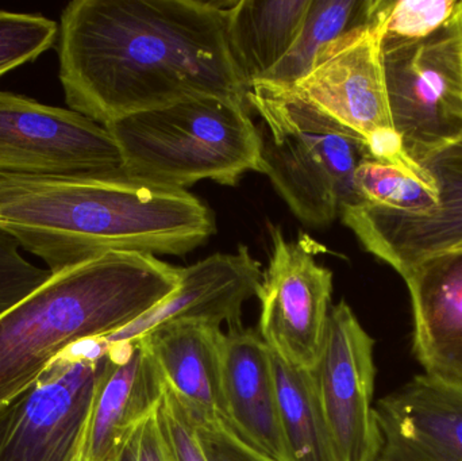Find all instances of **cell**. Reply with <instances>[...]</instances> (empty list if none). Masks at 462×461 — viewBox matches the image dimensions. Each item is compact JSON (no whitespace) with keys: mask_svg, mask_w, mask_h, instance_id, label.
Returning <instances> with one entry per match:
<instances>
[{"mask_svg":"<svg viewBox=\"0 0 462 461\" xmlns=\"http://www.w3.org/2000/svg\"><path fill=\"white\" fill-rule=\"evenodd\" d=\"M198 428L208 461H272L222 427Z\"/></svg>","mask_w":462,"mask_h":461,"instance_id":"cell-27","label":"cell"},{"mask_svg":"<svg viewBox=\"0 0 462 461\" xmlns=\"http://www.w3.org/2000/svg\"><path fill=\"white\" fill-rule=\"evenodd\" d=\"M0 173L126 176L118 145L103 124L5 91H0Z\"/></svg>","mask_w":462,"mask_h":461,"instance_id":"cell-9","label":"cell"},{"mask_svg":"<svg viewBox=\"0 0 462 461\" xmlns=\"http://www.w3.org/2000/svg\"><path fill=\"white\" fill-rule=\"evenodd\" d=\"M89 421H91V420H89ZM87 436H88V428H87V432L86 436H84L83 443H81L78 455H76L75 460L73 461H89L88 451H87Z\"/></svg>","mask_w":462,"mask_h":461,"instance_id":"cell-30","label":"cell"},{"mask_svg":"<svg viewBox=\"0 0 462 461\" xmlns=\"http://www.w3.org/2000/svg\"><path fill=\"white\" fill-rule=\"evenodd\" d=\"M457 249H462V244H461V245H458L457 248L453 249V251H457Z\"/></svg>","mask_w":462,"mask_h":461,"instance_id":"cell-31","label":"cell"},{"mask_svg":"<svg viewBox=\"0 0 462 461\" xmlns=\"http://www.w3.org/2000/svg\"><path fill=\"white\" fill-rule=\"evenodd\" d=\"M59 40L56 22L41 14L0 10V78L34 61Z\"/></svg>","mask_w":462,"mask_h":461,"instance_id":"cell-24","label":"cell"},{"mask_svg":"<svg viewBox=\"0 0 462 461\" xmlns=\"http://www.w3.org/2000/svg\"><path fill=\"white\" fill-rule=\"evenodd\" d=\"M376 461H462V384L415 376L377 402Z\"/></svg>","mask_w":462,"mask_h":461,"instance_id":"cell-13","label":"cell"},{"mask_svg":"<svg viewBox=\"0 0 462 461\" xmlns=\"http://www.w3.org/2000/svg\"><path fill=\"white\" fill-rule=\"evenodd\" d=\"M273 363L285 461H339L312 371Z\"/></svg>","mask_w":462,"mask_h":461,"instance_id":"cell-20","label":"cell"},{"mask_svg":"<svg viewBox=\"0 0 462 461\" xmlns=\"http://www.w3.org/2000/svg\"><path fill=\"white\" fill-rule=\"evenodd\" d=\"M355 187L360 202L402 213H423L439 205V192L433 187L374 159L356 171Z\"/></svg>","mask_w":462,"mask_h":461,"instance_id":"cell-22","label":"cell"},{"mask_svg":"<svg viewBox=\"0 0 462 461\" xmlns=\"http://www.w3.org/2000/svg\"><path fill=\"white\" fill-rule=\"evenodd\" d=\"M393 127L420 168L462 140V7L420 40L383 38Z\"/></svg>","mask_w":462,"mask_h":461,"instance_id":"cell-6","label":"cell"},{"mask_svg":"<svg viewBox=\"0 0 462 461\" xmlns=\"http://www.w3.org/2000/svg\"><path fill=\"white\" fill-rule=\"evenodd\" d=\"M108 346L110 362L95 398L87 436L89 461L116 456L159 410L165 394L164 379L141 338Z\"/></svg>","mask_w":462,"mask_h":461,"instance_id":"cell-17","label":"cell"},{"mask_svg":"<svg viewBox=\"0 0 462 461\" xmlns=\"http://www.w3.org/2000/svg\"><path fill=\"white\" fill-rule=\"evenodd\" d=\"M0 232L57 273L111 252L184 256L216 219L187 189L127 176L0 173Z\"/></svg>","mask_w":462,"mask_h":461,"instance_id":"cell-2","label":"cell"},{"mask_svg":"<svg viewBox=\"0 0 462 461\" xmlns=\"http://www.w3.org/2000/svg\"><path fill=\"white\" fill-rule=\"evenodd\" d=\"M383 35L364 23L323 49L314 67L292 88L326 115L368 143L377 161L422 180L425 171L404 151L388 102L382 57Z\"/></svg>","mask_w":462,"mask_h":461,"instance_id":"cell-8","label":"cell"},{"mask_svg":"<svg viewBox=\"0 0 462 461\" xmlns=\"http://www.w3.org/2000/svg\"><path fill=\"white\" fill-rule=\"evenodd\" d=\"M105 337L60 355L23 392L0 405V461H73L110 362Z\"/></svg>","mask_w":462,"mask_h":461,"instance_id":"cell-7","label":"cell"},{"mask_svg":"<svg viewBox=\"0 0 462 461\" xmlns=\"http://www.w3.org/2000/svg\"><path fill=\"white\" fill-rule=\"evenodd\" d=\"M229 5L73 0L59 30L65 102L100 124L200 97L250 108L231 56Z\"/></svg>","mask_w":462,"mask_h":461,"instance_id":"cell-1","label":"cell"},{"mask_svg":"<svg viewBox=\"0 0 462 461\" xmlns=\"http://www.w3.org/2000/svg\"><path fill=\"white\" fill-rule=\"evenodd\" d=\"M462 7V0H368V23L383 38L420 40L449 23Z\"/></svg>","mask_w":462,"mask_h":461,"instance_id":"cell-23","label":"cell"},{"mask_svg":"<svg viewBox=\"0 0 462 461\" xmlns=\"http://www.w3.org/2000/svg\"><path fill=\"white\" fill-rule=\"evenodd\" d=\"M414 314L412 351L428 375L462 384V249L404 276Z\"/></svg>","mask_w":462,"mask_h":461,"instance_id":"cell-18","label":"cell"},{"mask_svg":"<svg viewBox=\"0 0 462 461\" xmlns=\"http://www.w3.org/2000/svg\"><path fill=\"white\" fill-rule=\"evenodd\" d=\"M19 244L0 232V317L45 284L53 273L26 262Z\"/></svg>","mask_w":462,"mask_h":461,"instance_id":"cell-25","label":"cell"},{"mask_svg":"<svg viewBox=\"0 0 462 461\" xmlns=\"http://www.w3.org/2000/svg\"><path fill=\"white\" fill-rule=\"evenodd\" d=\"M224 335L217 325L183 321L162 325L141 337L168 392L199 428L230 430L222 390Z\"/></svg>","mask_w":462,"mask_h":461,"instance_id":"cell-16","label":"cell"},{"mask_svg":"<svg viewBox=\"0 0 462 461\" xmlns=\"http://www.w3.org/2000/svg\"><path fill=\"white\" fill-rule=\"evenodd\" d=\"M439 205L423 213H402L360 202L341 217L366 252L402 278L418 264L462 244V140L423 165Z\"/></svg>","mask_w":462,"mask_h":461,"instance_id":"cell-12","label":"cell"},{"mask_svg":"<svg viewBox=\"0 0 462 461\" xmlns=\"http://www.w3.org/2000/svg\"><path fill=\"white\" fill-rule=\"evenodd\" d=\"M159 419L170 440L176 461H208L199 432L186 409L165 387Z\"/></svg>","mask_w":462,"mask_h":461,"instance_id":"cell-26","label":"cell"},{"mask_svg":"<svg viewBox=\"0 0 462 461\" xmlns=\"http://www.w3.org/2000/svg\"><path fill=\"white\" fill-rule=\"evenodd\" d=\"M133 180L186 189L200 180L234 186L261 173V143L250 108L218 97L180 100L103 124Z\"/></svg>","mask_w":462,"mask_h":461,"instance_id":"cell-5","label":"cell"},{"mask_svg":"<svg viewBox=\"0 0 462 461\" xmlns=\"http://www.w3.org/2000/svg\"><path fill=\"white\" fill-rule=\"evenodd\" d=\"M222 390L231 432L266 459L285 461L273 354L255 330L225 332Z\"/></svg>","mask_w":462,"mask_h":461,"instance_id":"cell-15","label":"cell"},{"mask_svg":"<svg viewBox=\"0 0 462 461\" xmlns=\"http://www.w3.org/2000/svg\"><path fill=\"white\" fill-rule=\"evenodd\" d=\"M368 0H311L303 26L287 56L261 80L292 87L314 67L323 49L368 23Z\"/></svg>","mask_w":462,"mask_h":461,"instance_id":"cell-21","label":"cell"},{"mask_svg":"<svg viewBox=\"0 0 462 461\" xmlns=\"http://www.w3.org/2000/svg\"><path fill=\"white\" fill-rule=\"evenodd\" d=\"M374 341L345 300L331 308L312 371L339 461H376L383 438L374 401Z\"/></svg>","mask_w":462,"mask_h":461,"instance_id":"cell-11","label":"cell"},{"mask_svg":"<svg viewBox=\"0 0 462 461\" xmlns=\"http://www.w3.org/2000/svg\"><path fill=\"white\" fill-rule=\"evenodd\" d=\"M261 118V173L296 218L312 227L330 225L358 200L356 171L374 160L368 143L304 99L292 87L265 80L247 89Z\"/></svg>","mask_w":462,"mask_h":461,"instance_id":"cell-4","label":"cell"},{"mask_svg":"<svg viewBox=\"0 0 462 461\" xmlns=\"http://www.w3.org/2000/svg\"><path fill=\"white\" fill-rule=\"evenodd\" d=\"M160 408V406H159ZM137 461H176L172 447L159 419V410L135 432Z\"/></svg>","mask_w":462,"mask_h":461,"instance_id":"cell-28","label":"cell"},{"mask_svg":"<svg viewBox=\"0 0 462 461\" xmlns=\"http://www.w3.org/2000/svg\"><path fill=\"white\" fill-rule=\"evenodd\" d=\"M180 281L181 267L141 252H111L53 273L0 317V405L70 346L137 321Z\"/></svg>","mask_w":462,"mask_h":461,"instance_id":"cell-3","label":"cell"},{"mask_svg":"<svg viewBox=\"0 0 462 461\" xmlns=\"http://www.w3.org/2000/svg\"><path fill=\"white\" fill-rule=\"evenodd\" d=\"M261 264L246 246L233 254H211L189 267H181V281L175 292L105 340L108 344L138 340L146 333L171 322H205L221 327H242L245 303L257 297L263 281Z\"/></svg>","mask_w":462,"mask_h":461,"instance_id":"cell-14","label":"cell"},{"mask_svg":"<svg viewBox=\"0 0 462 461\" xmlns=\"http://www.w3.org/2000/svg\"><path fill=\"white\" fill-rule=\"evenodd\" d=\"M311 0H239L227 7L231 56L247 89L292 48Z\"/></svg>","mask_w":462,"mask_h":461,"instance_id":"cell-19","label":"cell"},{"mask_svg":"<svg viewBox=\"0 0 462 461\" xmlns=\"http://www.w3.org/2000/svg\"><path fill=\"white\" fill-rule=\"evenodd\" d=\"M108 461H137V455H135V433L132 436V438L122 447L121 451Z\"/></svg>","mask_w":462,"mask_h":461,"instance_id":"cell-29","label":"cell"},{"mask_svg":"<svg viewBox=\"0 0 462 461\" xmlns=\"http://www.w3.org/2000/svg\"><path fill=\"white\" fill-rule=\"evenodd\" d=\"M333 297V272L306 241L272 227V254L258 290V335L287 364L314 371L322 355Z\"/></svg>","mask_w":462,"mask_h":461,"instance_id":"cell-10","label":"cell"}]
</instances>
